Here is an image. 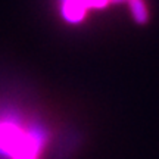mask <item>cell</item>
<instances>
[{
    "instance_id": "7a4b0ae2",
    "label": "cell",
    "mask_w": 159,
    "mask_h": 159,
    "mask_svg": "<svg viewBox=\"0 0 159 159\" xmlns=\"http://www.w3.org/2000/svg\"><path fill=\"white\" fill-rule=\"evenodd\" d=\"M89 6L85 0H61V15L69 24H78L84 19Z\"/></svg>"
},
{
    "instance_id": "6da1fadb",
    "label": "cell",
    "mask_w": 159,
    "mask_h": 159,
    "mask_svg": "<svg viewBox=\"0 0 159 159\" xmlns=\"http://www.w3.org/2000/svg\"><path fill=\"white\" fill-rule=\"evenodd\" d=\"M47 144V130L27 122L13 112H0V158L40 159Z\"/></svg>"
}]
</instances>
